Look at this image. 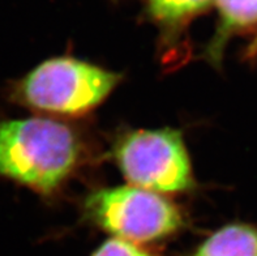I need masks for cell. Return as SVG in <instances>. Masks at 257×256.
I'll return each mask as SVG.
<instances>
[{"label":"cell","instance_id":"6da1fadb","mask_svg":"<svg viewBox=\"0 0 257 256\" xmlns=\"http://www.w3.org/2000/svg\"><path fill=\"white\" fill-rule=\"evenodd\" d=\"M82 146L77 133L46 118L0 122V175L51 194L77 167Z\"/></svg>","mask_w":257,"mask_h":256},{"label":"cell","instance_id":"7a4b0ae2","mask_svg":"<svg viewBox=\"0 0 257 256\" xmlns=\"http://www.w3.org/2000/svg\"><path fill=\"white\" fill-rule=\"evenodd\" d=\"M120 80L115 72L75 58H52L13 88V100L46 113L81 115L93 110Z\"/></svg>","mask_w":257,"mask_h":256},{"label":"cell","instance_id":"3957f363","mask_svg":"<svg viewBox=\"0 0 257 256\" xmlns=\"http://www.w3.org/2000/svg\"><path fill=\"white\" fill-rule=\"evenodd\" d=\"M85 212L103 230L130 242L160 239L183 225L171 201L137 186L99 190L86 199Z\"/></svg>","mask_w":257,"mask_h":256},{"label":"cell","instance_id":"277c9868","mask_svg":"<svg viewBox=\"0 0 257 256\" xmlns=\"http://www.w3.org/2000/svg\"><path fill=\"white\" fill-rule=\"evenodd\" d=\"M115 159L131 183L153 192H182L193 186L182 133L171 128L127 133L115 146Z\"/></svg>","mask_w":257,"mask_h":256},{"label":"cell","instance_id":"5b68a950","mask_svg":"<svg viewBox=\"0 0 257 256\" xmlns=\"http://www.w3.org/2000/svg\"><path fill=\"white\" fill-rule=\"evenodd\" d=\"M215 3L219 23L206 49V58L218 65L230 37L257 25V0H215Z\"/></svg>","mask_w":257,"mask_h":256},{"label":"cell","instance_id":"8992f818","mask_svg":"<svg viewBox=\"0 0 257 256\" xmlns=\"http://www.w3.org/2000/svg\"><path fill=\"white\" fill-rule=\"evenodd\" d=\"M193 256H257V227L226 225L213 233Z\"/></svg>","mask_w":257,"mask_h":256},{"label":"cell","instance_id":"52a82bcc","mask_svg":"<svg viewBox=\"0 0 257 256\" xmlns=\"http://www.w3.org/2000/svg\"><path fill=\"white\" fill-rule=\"evenodd\" d=\"M215 0H145L149 16L167 32H176L205 12Z\"/></svg>","mask_w":257,"mask_h":256},{"label":"cell","instance_id":"ba28073f","mask_svg":"<svg viewBox=\"0 0 257 256\" xmlns=\"http://www.w3.org/2000/svg\"><path fill=\"white\" fill-rule=\"evenodd\" d=\"M91 256H153L130 240L112 238L98 247Z\"/></svg>","mask_w":257,"mask_h":256},{"label":"cell","instance_id":"9c48e42d","mask_svg":"<svg viewBox=\"0 0 257 256\" xmlns=\"http://www.w3.org/2000/svg\"><path fill=\"white\" fill-rule=\"evenodd\" d=\"M248 59H251V60H256L257 62V33L254 38L252 39V42L249 43L247 49V54H245Z\"/></svg>","mask_w":257,"mask_h":256}]
</instances>
